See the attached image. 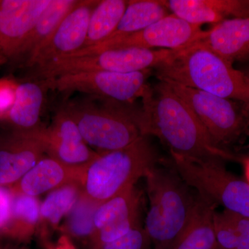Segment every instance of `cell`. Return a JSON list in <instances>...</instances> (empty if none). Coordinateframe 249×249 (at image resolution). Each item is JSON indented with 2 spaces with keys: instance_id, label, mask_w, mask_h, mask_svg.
<instances>
[{
  "instance_id": "obj_14",
  "label": "cell",
  "mask_w": 249,
  "mask_h": 249,
  "mask_svg": "<svg viewBox=\"0 0 249 249\" xmlns=\"http://www.w3.org/2000/svg\"><path fill=\"white\" fill-rule=\"evenodd\" d=\"M142 196L135 186L100 204L91 246L112 242L141 224Z\"/></svg>"
},
{
  "instance_id": "obj_26",
  "label": "cell",
  "mask_w": 249,
  "mask_h": 249,
  "mask_svg": "<svg viewBox=\"0 0 249 249\" xmlns=\"http://www.w3.org/2000/svg\"><path fill=\"white\" fill-rule=\"evenodd\" d=\"M216 232L218 249H249V218L224 210Z\"/></svg>"
},
{
  "instance_id": "obj_27",
  "label": "cell",
  "mask_w": 249,
  "mask_h": 249,
  "mask_svg": "<svg viewBox=\"0 0 249 249\" xmlns=\"http://www.w3.org/2000/svg\"><path fill=\"white\" fill-rule=\"evenodd\" d=\"M99 204L82 193L78 201L67 214V231L76 238L92 239L95 232L94 214Z\"/></svg>"
},
{
  "instance_id": "obj_12",
  "label": "cell",
  "mask_w": 249,
  "mask_h": 249,
  "mask_svg": "<svg viewBox=\"0 0 249 249\" xmlns=\"http://www.w3.org/2000/svg\"><path fill=\"white\" fill-rule=\"evenodd\" d=\"M37 134L49 157L72 168L86 170L100 155L86 143L76 123L62 107L51 126L38 129Z\"/></svg>"
},
{
  "instance_id": "obj_1",
  "label": "cell",
  "mask_w": 249,
  "mask_h": 249,
  "mask_svg": "<svg viewBox=\"0 0 249 249\" xmlns=\"http://www.w3.org/2000/svg\"><path fill=\"white\" fill-rule=\"evenodd\" d=\"M136 121L142 136H155L170 153L191 160L219 158L241 161L234 153L214 146L200 121L181 98L164 82L150 88L135 109Z\"/></svg>"
},
{
  "instance_id": "obj_23",
  "label": "cell",
  "mask_w": 249,
  "mask_h": 249,
  "mask_svg": "<svg viewBox=\"0 0 249 249\" xmlns=\"http://www.w3.org/2000/svg\"><path fill=\"white\" fill-rule=\"evenodd\" d=\"M128 4L126 0L98 1L90 16L86 41L83 48L107 40L116 30Z\"/></svg>"
},
{
  "instance_id": "obj_13",
  "label": "cell",
  "mask_w": 249,
  "mask_h": 249,
  "mask_svg": "<svg viewBox=\"0 0 249 249\" xmlns=\"http://www.w3.org/2000/svg\"><path fill=\"white\" fill-rule=\"evenodd\" d=\"M52 0H0V52L15 63L23 42Z\"/></svg>"
},
{
  "instance_id": "obj_25",
  "label": "cell",
  "mask_w": 249,
  "mask_h": 249,
  "mask_svg": "<svg viewBox=\"0 0 249 249\" xmlns=\"http://www.w3.org/2000/svg\"><path fill=\"white\" fill-rule=\"evenodd\" d=\"M81 185L72 183L49 193L40 206V220L56 227L73 209L81 194Z\"/></svg>"
},
{
  "instance_id": "obj_33",
  "label": "cell",
  "mask_w": 249,
  "mask_h": 249,
  "mask_svg": "<svg viewBox=\"0 0 249 249\" xmlns=\"http://www.w3.org/2000/svg\"><path fill=\"white\" fill-rule=\"evenodd\" d=\"M245 73L246 77H247V80H248L249 84V70H247V71L244 72ZM244 110H245V115L247 116V119H248L249 124V99L247 101V103H244Z\"/></svg>"
},
{
  "instance_id": "obj_15",
  "label": "cell",
  "mask_w": 249,
  "mask_h": 249,
  "mask_svg": "<svg viewBox=\"0 0 249 249\" xmlns=\"http://www.w3.org/2000/svg\"><path fill=\"white\" fill-rule=\"evenodd\" d=\"M46 149L37 130H11L0 138V186L10 188L17 183L45 157Z\"/></svg>"
},
{
  "instance_id": "obj_8",
  "label": "cell",
  "mask_w": 249,
  "mask_h": 249,
  "mask_svg": "<svg viewBox=\"0 0 249 249\" xmlns=\"http://www.w3.org/2000/svg\"><path fill=\"white\" fill-rule=\"evenodd\" d=\"M152 70L118 73L112 71H89L70 73L41 81L47 89L62 93L73 91L101 98L109 102L132 106L146 95L151 87L147 79Z\"/></svg>"
},
{
  "instance_id": "obj_10",
  "label": "cell",
  "mask_w": 249,
  "mask_h": 249,
  "mask_svg": "<svg viewBox=\"0 0 249 249\" xmlns=\"http://www.w3.org/2000/svg\"><path fill=\"white\" fill-rule=\"evenodd\" d=\"M206 34V31L201 29L199 26L192 24L170 14L143 30L130 35L107 39L64 57L83 56L109 49L132 47L180 51L201 40Z\"/></svg>"
},
{
  "instance_id": "obj_30",
  "label": "cell",
  "mask_w": 249,
  "mask_h": 249,
  "mask_svg": "<svg viewBox=\"0 0 249 249\" xmlns=\"http://www.w3.org/2000/svg\"><path fill=\"white\" fill-rule=\"evenodd\" d=\"M13 194L9 188L0 186V231L9 222L12 207Z\"/></svg>"
},
{
  "instance_id": "obj_3",
  "label": "cell",
  "mask_w": 249,
  "mask_h": 249,
  "mask_svg": "<svg viewBox=\"0 0 249 249\" xmlns=\"http://www.w3.org/2000/svg\"><path fill=\"white\" fill-rule=\"evenodd\" d=\"M160 162L144 178L150 200L144 229L155 249H172L191 219L197 193L170 160V165H160Z\"/></svg>"
},
{
  "instance_id": "obj_6",
  "label": "cell",
  "mask_w": 249,
  "mask_h": 249,
  "mask_svg": "<svg viewBox=\"0 0 249 249\" xmlns=\"http://www.w3.org/2000/svg\"><path fill=\"white\" fill-rule=\"evenodd\" d=\"M164 83L189 106L214 147L234 153L231 150L232 147L243 146L249 137V124L243 103L171 82Z\"/></svg>"
},
{
  "instance_id": "obj_9",
  "label": "cell",
  "mask_w": 249,
  "mask_h": 249,
  "mask_svg": "<svg viewBox=\"0 0 249 249\" xmlns=\"http://www.w3.org/2000/svg\"><path fill=\"white\" fill-rule=\"evenodd\" d=\"M161 59L160 51L132 47L109 49L83 56L63 57L34 70L36 76L41 80L80 72L132 73L152 70Z\"/></svg>"
},
{
  "instance_id": "obj_5",
  "label": "cell",
  "mask_w": 249,
  "mask_h": 249,
  "mask_svg": "<svg viewBox=\"0 0 249 249\" xmlns=\"http://www.w3.org/2000/svg\"><path fill=\"white\" fill-rule=\"evenodd\" d=\"M88 96L66 103L85 142L98 153L124 148L142 137L134 107Z\"/></svg>"
},
{
  "instance_id": "obj_21",
  "label": "cell",
  "mask_w": 249,
  "mask_h": 249,
  "mask_svg": "<svg viewBox=\"0 0 249 249\" xmlns=\"http://www.w3.org/2000/svg\"><path fill=\"white\" fill-rule=\"evenodd\" d=\"M78 0H52L18 52L15 63L24 65L31 54L50 36L63 18L79 3Z\"/></svg>"
},
{
  "instance_id": "obj_16",
  "label": "cell",
  "mask_w": 249,
  "mask_h": 249,
  "mask_svg": "<svg viewBox=\"0 0 249 249\" xmlns=\"http://www.w3.org/2000/svg\"><path fill=\"white\" fill-rule=\"evenodd\" d=\"M86 170L72 168L44 157L17 183L10 187L13 194L35 196L72 183L81 185Z\"/></svg>"
},
{
  "instance_id": "obj_7",
  "label": "cell",
  "mask_w": 249,
  "mask_h": 249,
  "mask_svg": "<svg viewBox=\"0 0 249 249\" xmlns=\"http://www.w3.org/2000/svg\"><path fill=\"white\" fill-rule=\"evenodd\" d=\"M170 161L183 181L205 199L249 218V183L229 172L224 160H191L170 154Z\"/></svg>"
},
{
  "instance_id": "obj_18",
  "label": "cell",
  "mask_w": 249,
  "mask_h": 249,
  "mask_svg": "<svg viewBox=\"0 0 249 249\" xmlns=\"http://www.w3.org/2000/svg\"><path fill=\"white\" fill-rule=\"evenodd\" d=\"M165 3L170 14L199 27L249 17V0H165Z\"/></svg>"
},
{
  "instance_id": "obj_35",
  "label": "cell",
  "mask_w": 249,
  "mask_h": 249,
  "mask_svg": "<svg viewBox=\"0 0 249 249\" xmlns=\"http://www.w3.org/2000/svg\"><path fill=\"white\" fill-rule=\"evenodd\" d=\"M241 150H246V151L247 152V156H245V157H249V143L247 144V145H243V146H242L240 147Z\"/></svg>"
},
{
  "instance_id": "obj_32",
  "label": "cell",
  "mask_w": 249,
  "mask_h": 249,
  "mask_svg": "<svg viewBox=\"0 0 249 249\" xmlns=\"http://www.w3.org/2000/svg\"><path fill=\"white\" fill-rule=\"evenodd\" d=\"M242 162L245 167V173L247 181L249 183V157H242Z\"/></svg>"
},
{
  "instance_id": "obj_28",
  "label": "cell",
  "mask_w": 249,
  "mask_h": 249,
  "mask_svg": "<svg viewBox=\"0 0 249 249\" xmlns=\"http://www.w3.org/2000/svg\"><path fill=\"white\" fill-rule=\"evenodd\" d=\"M150 242L144 227L141 224L120 238L91 246V249H147Z\"/></svg>"
},
{
  "instance_id": "obj_20",
  "label": "cell",
  "mask_w": 249,
  "mask_h": 249,
  "mask_svg": "<svg viewBox=\"0 0 249 249\" xmlns=\"http://www.w3.org/2000/svg\"><path fill=\"white\" fill-rule=\"evenodd\" d=\"M216 205L197 194L189 222L172 249H216Z\"/></svg>"
},
{
  "instance_id": "obj_19",
  "label": "cell",
  "mask_w": 249,
  "mask_h": 249,
  "mask_svg": "<svg viewBox=\"0 0 249 249\" xmlns=\"http://www.w3.org/2000/svg\"><path fill=\"white\" fill-rule=\"evenodd\" d=\"M44 88L42 83L35 81L18 85L14 105L4 121L12 130L28 132L42 128L40 121L45 98Z\"/></svg>"
},
{
  "instance_id": "obj_36",
  "label": "cell",
  "mask_w": 249,
  "mask_h": 249,
  "mask_svg": "<svg viewBox=\"0 0 249 249\" xmlns=\"http://www.w3.org/2000/svg\"></svg>"
},
{
  "instance_id": "obj_31",
  "label": "cell",
  "mask_w": 249,
  "mask_h": 249,
  "mask_svg": "<svg viewBox=\"0 0 249 249\" xmlns=\"http://www.w3.org/2000/svg\"><path fill=\"white\" fill-rule=\"evenodd\" d=\"M49 249H76L71 243L68 236L64 235L60 237L55 245L49 247Z\"/></svg>"
},
{
  "instance_id": "obj_22",
  "label": "cell",
  "mask_w": 249,
  "mask_h": 249,
  "mask_svg": "<svg viewBox=\"0 0 249 249\" xmlns=\"http://www.w3.org/2000/svg\"><path fill=\"white\" fill-rule=\"evenodd\" d=\"M169 14L165 0L128 1L119 25L108 39L130 35L143 30Z\"/></svg>"
},
{
  "instance_id": "obj_2",
  "label": "cell",
  "mask_w": 249,
  "mask_h": 249,
  "mask_svg": "<svg viewBox=\"0 0 249 249\" xmlns=\"http://www.w3.org/2000/svg\"><path fill=\"white\" fill-rule=\"evenodd\" d=\"M155 70L160 81L171 82L241 103L249 99L245 73L197 42L175 51Z\"/></svg>"
},
{
  "instance_id": "obj_34",
  "label": "cell",
  "mask_w": 249,
  "mask_h": 249,
  "mask_svg": "<svg viewBox=\"0 0 249 249\" xmlns=\"http://www.w3.org/2000/svg\"><path fill=\"white\" fill-rule=\"evenodd\" d=\"M6 64H7V62L0 52V67L4 66Z\"/></svg>"
},
{
  "instance_id": "obj_17",
  "label": "cell",
  "mask_w": 249,
  "mask_h": 249,
  "mask_svg": "<svg viewBox=\"0 0 249 249\" xmlns=\"http://www.w3.org/2000/svg\"><path fill=\"white\" fill-rule=\"evenodd\" d=\"M196 42L231 65L249 62V17L230 18L214 24Z\"/></svg>"
},
{
  "instance_id": "obj_4",
  "label": "cell",
  "mask_w": 249,
  "mask_h": 249,
  "mask_svg": "<svg viewBox=\"0 0 249 249\" xmlns=\"http://www.w3.org/2000/svg\"><path fill=\"white\" fill-rule=\"evenodd\" d=\"M161 160L146 136L124 148L100 153L87 168L82 193L103 204L135 186Z\"/></svg>"
},
{
  "instance_id": "obj_11",
  "label": "cell",
  "mask_w": 249,
  "mask_h": 249,
  "mask_svg": "<svg viewBox=\"0 0 249 249\" xmlns=\"http://www.w3.org/2000/svg\"><path fill=\"white\" fill-rule=\"evenodd\" d=\"M98 1L83 0L63 18L56 29L31 54L22 66L36 69L83 48L90 16Z\"/></svg>"
},
{
  "instance_id": "obj_29",
  "label": "cell",
  "mask_w": 249,
  "mask_h": 249,
  "mask_svg": "<svg viewBox=\"0 0 249 249\" xmlns=\"http://www.w3.org/2000/svg\"><path fill=\"white\" fill-rule=\"evenodd\" d=\"M18 85L9 78L0 79V121L6 119L14 105Z\"/></svg>"
},
{
  "instance_id": "obj_24",
  "label": "cell",
  "mask_w": 249,
  "mask_h": 249,
  "mask_svg": "<svg viewBox=\"0 0 249 249\" xmlns=\"http://www.w3.org/2000/svg\"><path fill=\"white\" fill-rule=\"evenodd\" d=\"M40 206L35 196L13 194L11 215L3 232L18 238L30 237L40 222Z\"/></svg>"
}]
</instances>
